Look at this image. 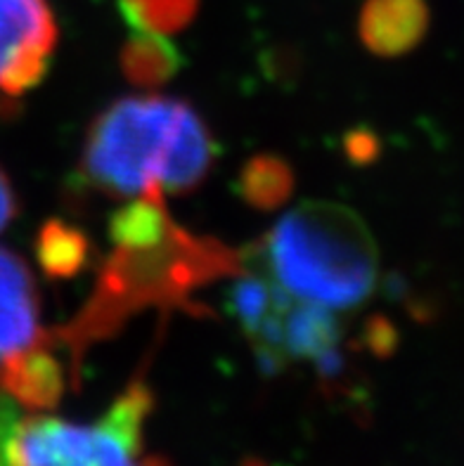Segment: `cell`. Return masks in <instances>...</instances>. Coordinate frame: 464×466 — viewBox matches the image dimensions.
I'll return each mask as SVG.
<instances>
[{
    "label": "cell",
    "mask_w": 464,
    "mask_h": 466,
    "mask_svg": "<svg viewBox=\"0 0 464 466\" xmlns=\"http://www.w3.org/2000/svg\"><path fill=\"white\" fill-rule=\"evenodd\" d=\"M294 189V171L287 161L271 154H259L244 164L240 173L237 192L249 207L259 211H273L283 207Z\"/></svg>",
    "instance_id": "obj_11"
},
{
    "label": "cell",
    "mask_w": 464,
    "mask_h": 466,
    "mask_svg": "<svg viewBox=\"0 0 464 466\" xmlns=\"http://www.w3.org/2000/svg\"><path fill=\"white\" fill-rule=\"evenodd\" d=\"M38 296L29 268L7 248H0V365L41 341Z\"/></svg>",
    "instance_id": "obj_6"
},
{
    "label": "cell",
    "mask_w": 464,
    "mask_h": 466,
    "mask_svg": "<svg viewBox=\"0 0 464 466\" xmlns=\"http://www.w3.org/2000/svg\"><path fill=\"white\" fill-rule=\"evenodd\" d=\"M289 296L327 308H353L372 294L379 254L358 213L329 201H306L287 213L252 251Z\"/></svg>",
    "instance_id": "obj_2"
},
{
    "label": "cell",
    "mask_w": 464,
    "mask_h": 466,
    "mask_svg": "<svg viewBox=\"0 0 464 466\" xmlns=\"http://www.w3.org/2000/svg\"><path fill=\"white\" fill-rule=\"evenodd\" d=\"M244 466H265V464H261V461H247Z\"/></svg>",
    "instance_id": "obj_16"
},
{
    "label": "cell",
    "mask_w": 464,
    "mask_h": 466,
    "mask_svg": "<svg viewBox=\"0 0 464 466\" xmlns=\"http://www.w3.org/2000/svg\"><path fill=\"white\" fill-rule=\"evenodd\" d=\"M154 396L133 381L98 424L83 426L55 417H34L15 426L7 443L10 466H169L142 457L145 420Z\"/></svg>",
    "instance_id": "obj_4"
},
{
    "label": "cell",
    "mask_w": 464,
    "mask_h": 466,
    "mask_svg": "<svg viewBox=\"0 0 464 466\" xmlns=\"http://www.w3.org/2000/svg\"><path fill=\"white\" fill-rule=\"evenodd\" d=\"M15 211H17L15 195H12V187H10V183H7L5 173L0 171V230H3V228L10 223L12 216H15Z\"/></svg>",
    "instance_id": "obj_15"
},
{
    "label": "cell",
    "mask_w": 464,
    "mask_h": 466,
    "mask_svg": "<svg viewBox=\"0 0 464 466\" xmlns=\"http://www.w3.org/2000/svg\"><path fill=\"white\" fill-rule=\"evenodd\" d=\"M173 220L164 207L161 192H145L140 199L117 211L109 220V237L117 248H145L166 239Z\"/></svg>",
    "instance_id": "obj_10"
},
{
    "label": "cell",
    "mask_w": 464,
    "mask_h": 466,
    "mask_svg": "<svg viewBox=\"0 0 464 466\" xmlns=\"http://www.w3.org/2000/svg\"><path fill=\"white\" fill-rule=\"evenodd\" d=\"M57 43L47 0H0V90L19 97L46 78Z\"/></svg>",
    "instance_id": "obj_5"
},
{
    "label": "cell",
    "mask_w": 464,
    "mask_h": 466,
    "mask_svg": "<svg viewBox=\"0 0 464 466\" xmlns=\"http://www.w3.org/2000/svg\"><path fill=\"white\" fill-rule=\"evenodd\" d=\"M237 270H242V256L173 225L154 247L117 248L86 310L59 331V339L77 349L78 360L90 341L109 337L140 308L178 306L192 289Z\"/></svg>",
    "instance_id": "obj_3"
},
{
    "label": "cell",
    "mask_w": 464,
    "mask_h": 466,
    "mask_svg": "<svg viewBox=\"0 0 464 466\" xmlns=\"http://www.w3.org/2000/svg\"><path fill=\"white\" fill-rule=\"evenodd\" d=\"M216 159L211 133L185 102L126 97L90 126L83 173L112 195L190 192Z\"/></svg>",
    "instance_id": "obj_1"
},
{
    "label": "cell",
    "mask_w": 464,
    "mask_h": 466,
    "mask_svg": "<svg viewBox=\"0 0 464 466\" xmlns=\"http://www.w3.org/2000/svg\"><path fill=\"white\" fill-rule=\"evenodd\" d=\"M65 367L50 350V334L0 365V389L31 410L55 408L65 393Z\"/></svg>",
    "instance_id": "obj_8"
},
{
    "label": "cell",
    "mask_w": 464,
    "mask_h": 466,
    "mask_svg": "<svg viewBox=\"0 0 464 466\" xmlns=\"http://www.w3.org/2000/svg\"><path fill=\"white\" fill-rule=\"evenodd\" d=\"M360 38L379 57H400L429 31L427 0H367L360 12Z\"/></svg>",
    "instance_id": "obj_7"
},
{
    "label": "cell",
    "mask_w": 464,
    "mask_h": 466,
    "mask_svg": "<svg viewBox=\"0 0 464 466\" xmlns=\"http://www.w3.org/2000/svg\"><path fill=\"white\" fill-rule=\"evenodd\" d=\"M36 256L55 279H69L86 268L90 256L88 239L77 228H69L62 220H47L36 239Z\"/></svg>",
    "instance_id": "obj_12"
},
{
    "label": "cell",
    "mask_w": 464,
    "mask_h": 466,
    "mask_svg": "<svg viewBox=\"0 0 464 466\" xmlns=\"http://www.w3.org/2000/svg\"><path fill=\"white\" fill-rule=\"evenodd\" d=\"M200 0H119L121 17L133 31L170 34L192 22Z\"/></svg>",
    "instance_id": "obj_13"
},
{
    "label": "cell",
    "mask_w": 464,
    "mask_h": 466,
    "mask_svg": "<svg viewBox=\"0 0 464 466\" xmlns=\"http://www.w3.org/2000/svg\"><path fill=\"white\" fill-rule=\"evenodd\" d=\"M376 152H379V145L370 130H356L346 137V154L356 164H367L375 159Z\"/></svg>",
    "instance_id": "obj_14"
},
{
    "label": "cell",
    "mask_w": 464,
    "mask_h": 466,
    "mask_svg": "<svg viewBox=\"0 0 464 466\" xmlns=\"http://www.w3.org/2000/svg\"><path fill=\"white\" fill-rule=\"evenodd\" d=\"M182 66V55L164 34L133 31L121 53L126 78L142 88H154L170 81Z\"/></svg>",
    "instance_id": "obj_9"
}]
</instances>
